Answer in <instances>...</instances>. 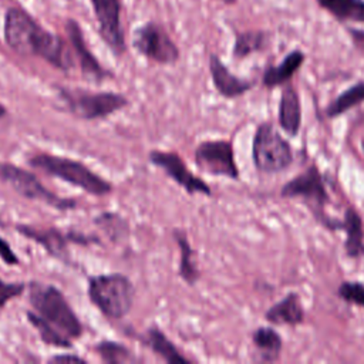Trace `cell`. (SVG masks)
<instances>
[{
	"instance_id": "6da1fadb",
	"label": "cell",
	"mask_w": 364,
	"mask_h": 364,
	"mask_svg": "<svg viewBox=\"0 0 364 364\" xmlns=\"http://www.w3.org/2000/svg\"><path fill=\"white\" fill-rule=\"evenodd\" d=\"M3 37L6 44L20 55H36L61 71H70L74 65L67 43L58 34L44 28L21 6H10L6 10Z\"/></svg>"
},
{
	"instance_id": "7a4b0ae2",
	"label": "cell",
	"mask_w": 364,
	"mask_h": 364,
	"mask_svg": "<svg viewBox=\"0 0 364 364\" xmlns=\"http://www.w3.org/2000/svg\"><path fill=\"white\" fill-rule=\"evenodd\" d=\"M27 164L34 169H38L50 176L63 179L70 185L77 186L94 196H105L112 191V185L107 179L92 172L82 162L67 156L37 154L30 156L27 159Z\"/></svg>"
},
{
	"instance_id": "3957f363",
	"label": "cell",
	"mask_w": 364,
	"mask_h": 364,
	"mask_svg": "<svg viewBox=\"0 0 364 364\" xmlns=\"http://www.w3.org/2000/svg\"><path fill=\"white\" fill-rule=\"evenodd\" d=\"M28 301L37 314L46 318L70 340L82 336L84 330L78 316L55 286L31 282L28 284Z\"/></svg>"
},
{
	"instance_id": "277c9868",
	"label": "cell",
	"mask_w": 364,
	"mask_h": 364,
	"mask_svg": "<svg viewBox=\"0 0 364 364\" xmlns=\"http://www.w3.org/2000/svg\"><path fill=\"white\" fill-rule=\"evenodd\" d=\"M134 294L131 280L121 273L98 274L88 282V297L107 318L125 317L132 307Z\"/></svg>"
},
{
	"instance_id": "5b68a950",
	"label": "cell",
	"mask_w": 364,
	"mask_h": 364,
	"mask_svg": "<svg viewBox=\"0 0 364 364\" xmlns=\"http://www.w3.org/2000/svg\"><path fill=\"white\" fill-rule=\"evenodd\" d=\"M60 98L74 117L92 121L107 118L125 108L129 101L125 95L111 91H87L82 88H60Z\"/></svg>"
},
{
	"instance_id": "8992f818",
	"label": "cell",
	"mask_w": 364,
	"mask_h": 364,
	"mask_svg": "<svg viewBox=\"0 0 364 364\" xmlns=\"http://www.w3.org/2000/svg\"><path fill=\"white\" fill-rule=\"evenodd\" d=\"M252 159L260 172L277 173L291 165L293 149L270 122H263L253 136Z\"/></svg>"
},
{
	"instance_id": "52a82bcc",
	"label": "cell",
	"mask_w": 364,
	"mask_h": 364,
	"mask_svg": "<svg viewBox=\"0 0 364 364\" xmlns=\"http://www.w3.org/2000/svg\"><path fill=\"white\" fill-rule=\"evenodd\" d=\"M280 195L283 198H301L307 200V205L314 212L318 222L327 229H333L334 219H330L324 213V206L328 203L330 198L326 191L323 175L316 165H310L301 173L296 175L286 185H283Z\"/></svg>"
},
{
	"instance_id": "ba28073f",
	"label": "cell",
	"mask_w": 364,
	"mask_h": 364,
	"mask_svg": "<svg viewBox=\"0 0 364 364\" xmlns=\"http://www.w3.org/2000/svg\"><path fill=\"white\" fill-rule=\"evenodd\" d=\"M0 181L10 185L18 195L30 200L43 202L60 210L74 209L77 202L68 198H60L47 189L40 179L30 171H26L10 162H0Z\"/></svg>"
},
{
	"instance_id": "9c48e42d",
	"label": "cell",
	"mask_w": 364,
	"mask_h": 364,
	"mask_svg": "<svg viewBox=\"0 0 364 364\" xmlns=\"http://www.w3.org/2000/svg\"><path fill=\"white\" fill-rule=\"evenodd\" d=\"M132 47L149 61L162 65H172L179 60V48L166 31L156 21H146L132 33Z\"/></svg>"
},
{
	"instance_id": "30bf717a",
	"label": "cell",
	"mask_w": 364,
	"mask_h": 364,
	"mask_svg": "<svg viewBox=\"0 0 364 364\" xmlns=\"http://www.w3.org/2000/svg\"><path fill=\"white\" fill-rule=\"evenodd\" d=\"M196 166L209 175L239 178V168L235 161L233 145L225 139H209L200 142L195 149Z\"/></svg>"
},
{
	"instance_id": "8fae6325",
	"label": "cell",
	"mask_w": 364,
	"mask_h": 364,
	"mask_svg": "<svg viewBox=\"0 0 364 364\" xmlns=\"http://www.w3.org/2000/svg\"><path fill=\"white\" fill-rule=\"evenodd\" d=\"M90 3L101 40L115 55H122L127 51V41L121 23V0H90Z\"/></svg>"
},
{
	"instance_id": "7c38bea8",
	"label": "cell",
	"mask_w": 364,
	"mask_h": 364,
	"mask_svg": "<svg viewBox=\"0 0 364 364\" xmlns=\"http://www.w3.org/2000/svg\"><path fill=\"white\" fill-rule=\"evenodd\" d=\"M149 162L161 168L175 183H178L189 195H195V193H202L206 196L212 195L209 185L203 179L192 173L178 154L155 149L149 152Z\"/></svg>"
},
{
	"instance_id": "4fadbf2b",
	"label": "cell",
	"mask_w": 364,
	"mask_h": 364,
	"mask_svg": "<svg viewBox=\"0 0 364 364\" xmlns=\"http://www.w3.org/2000/svg\"><path fill=\"white\" fill-rule=\"evenodd\" d=\"M64 28L82 75L92 82H102L105 78H109L111 73L101 65V63L88 48L80 23L74 18H67Z\"/></svg>"
},
{
	"instance_id": "5bb4252c",
	"label": "cell",
	"mask_w": 364,
	"mask_h": 364,
	"mask_svg": "<svg viewBox=\"0 0 364 364\" xmlns=\"http://www.w3.org/2000/svg\"><path fill=\"white\" fill-rule=\"evenodd\" d=\"M16 232L21 236L43 246L48 255L63 262H68V243H71L70 232L64 233L57 228H36L31 225H16Z\"/></svg>"
},
{
	"instance_id": "9a60e30c",
	"label": "cell",
	"mask_w": 364,
	"mask_h": 364,
	"mask_svg": "<svg viewBox=\"0 0 364 364\" xmlns=\"http://www.w3.org/2000/svg\"><path fill=\"white\" fill-rule=\"evenodd\" d=\"M209 73L213 87L225 98L240 97L255 85L253 81L235 75L216 54L209 55Z\"/></svg>"
},
{
	"instance_id": "2e32d148",
	"label": "cell",
	"mask_w": 364,
	"mask_h": 364,
	"mask_svg": "<svg viewBox=\"0 0 364 364\" xmlns=\"http://www.w3.org/2000/svg\"><path fill=\"white\" fill-rule=\"evenodd\" d=\"M279 124L289 136H297L301 127L300 95L293 85H286L279 102Z\"/></svg>"
},
{
	"instance_id": "e0dca14e",
	"label": "cell",
	"mask_w": 364,
	"mask_h": 364,
	"mask_svg": "<svg viewBox=\"0 0 364 364\" xmlns=\"http://www.w3.org/2000/svg\"><path fill=\"white\" fill-rule=\"evenodd\" d=\"M264 318L272 324H287L297 326L304 321V309L300 296L290 291L282 300L274 303L264 313Z\"/></svg>"
},
{
	"instance_id": "ac0fdd59",
	"label": "cell",
	"mask_w": 364,
	"mask_h": 364,
	"mask_svg": "<svg viewBox=\"0 0 364 364\" xmlns=\"http://www.w3.org/2000/svg\"><path fill=\"white\" fill-rule=\"evenodd\" d=\"M306 54L301 50H291L277 65H270L263 71L262 82L266 88H274L287 82L303 65Z\"/></svg>"
},
{
	"instance_id": "d6986e66",
	"label": "cell",
	"mask_w": 364,
	"mask_h": 364,
	"mask_svg": "<svg viewBox=\"0 0 364 364\" xmlns=\"http://www.w3.org/2000/svg\"><path fill=\"white\" fill-rule=\"evenodd\" d=\"M340 230L346 232L344 249L347 256L358 257L364 255V230L363 220L354 208H347L344 212V219L341 220Z\"/></svg>"
},
{
	"instance_id": "ffe728a7",
	"label": "cell",
	"mask_w": 364,
	"mask_h": 364,
	"mask_svg": "<svg viewBox=\"0 0 364 364\" xmlns=\"http://www.w3.org/2000/svg\"><path fill=\"white\" fill-rule=\"evenodd\" d=\"M144 344L166 363H189V360L182 355L176 346L171 341V338L156 326L148 328L144 337Z\"/></svg>"
},
{
	"instance_id": "44dd1931",
	"label": "cell",
	"mask_w": 364,
	"mask_h": 364,
	"mask_svg": "<svg viewBox=\"0 0 364 364\" xmlns=\"http://www.w3.org/2000/svg\"><path fill=\"white\" fill-rule=\"evenodd\" d=\"M316 3L340 23L364 24V0H316Z\"/></svg>"
},
{
	"instance_id": "7402d4cb",
	"label": "cell",
	"mask_w": 364,
	"mask_h": 364,
	"mask_svg": "<svg viewBox=\"0 0 364 364\" xmlns=\"http://www.w3.org/2000/svg\"><path fill=\"white\" fill-rule=\"evenodd\" d=\"M269 44V33L264 30H246L235 36L232 55L237 60L264 50Z\"/></svg>"
},
{
	"instance_id": "603a6c76",
	"label": "cell",
	"mask_w": 364,
	"mask_h": 364,
	"mask_svg": "<svg viewBox=\"0 0 364 364\" xmlns=\"http://www.w3.org/2000/svg\"><path fill=\"white\" fill-rule=\"evenodd\" d=\"M173 237H175V242L179 247V253H181V262H179V266H178V273L179 276L188 283V284H195L196 280L199 279V270L195 264V260H193V256H195V252L185 235V232L182 230H173Z\"/></svg>"
},
{
	"instance_id": "cb8c5ba5",
	"label": "cell",
	"mask_w": 364,
	"mask_h": 364,
	"mask_svg": "<svg viewBox=\"0 0 364 364\" xmlns=\"http://www.w3.org/2000/svg\"><path fill=\"white\" fill-rule=\"evenodd\" d=\"M252 341L260 351L262 360L266 361L277 360L283 348L282 336L272 327H257L252 334Z\"/></svg>"
},
{
	"instance_id": "d4e9b609",
	"label": "cell",
	"mask_w": 364,
	"mask_h": 364,
	"mask_svg": "<svg viewBox=\"0 0 364 364\" xmlns=\"http://www.w3.org/2000/svg\"><path fill=\"white\" fill-rule=\"evenodd\" d=\"M364 102V81H358L343 91L336 100H333L326 108V115L328 118H336L351 109L353 107Z\"/></svg>"
},
{
	"instance_id": "484cf974",
	"label": "cell",
	"mask_w": 364,
	"mask_h": 364,
	"mask_svg": "<svg viewBox=\"0 0 364 364\" xmlns=\"http://www.w3.org/2000/svg\"><path fill=\"white\" fill-rule=\"evenodd\" d=\"M26 317L30 321V324L37 330L43 343L58 348H70L73 346L71 340L67 336L58 331L54 326H51L46 318H43L36 311H26Z\"/></svg>"
},
{
	"instance_id": "4316f807",
	"label": "cell",
	"mask_w": 364,
	"mask_h": 364,
	"mask_svg": "<svg viewBox=\"0 0 364 364\" xmlns=\"http://www.w3.org/2000/svg\"><path fill=\"white\" fill-rule=\"evenodd\" d=\"M95 351L101 357L102 361L105 363H125V361H132V354L131 351L121 343H117L114 340H101L95 346Z\"/></svg>"
},
{
	"instance_id": "83f0119b",
	"label": "cell",
	"mask_w": 364,
	"mask_h": 364,
	"mask_svg": "<svg viewBox=\"0 0 364 364\" xmlns=\"http://www.w3.org/2000/svg\"><path fill=\"white\" fill-rule=\"evenodd\" d=\"M95 223L101 226V229L112 239L117 240L128 233L127 222L117 213H102L95 218Z\"/></svg>"
},
{
	"instance_id": "f1b7e54d",
	"label": "cell",
	"mask_w": 364,
	"mask_h": 364,
	"mask_svg": "<svg viewBox=\"0 0 364 364\" xmlns=\"http://www.w3.org/2000/svg\"><path fill=\"white\" fill-rule=\"evenodd\" d=\"M337 294L344 301L361 306L364 309V283L343 282L337 289Z\"/></svg>"
},
{
	"instance_id": "f546056e",
	"label": "cell",
	"mask_w": 364,
	"mask_h": 364,
	"mask_svg": "<svg viewBox=\"0 0 364 364\" xmlns=\"http://www.w3.org/2000/svg\"><path fill=\"white\" fill-rule=\"evenodd\" d=\"M26 290V284L21 282H4L0 279V309H3L10 300L18 297Z\"/></svg>"
},
{
	"instance_id": "4dcf8cb0",
	"label": "cell",
	"mask_w": 364,
	"mask_h": 364,
	"mask_svg": "<svg viewBox=\"0 0 364 364\" xmlns=\"http://www.w3.org/2000/svg\"><path fill=\"white\" fill-rule=\"evenodd\" d=\"M0 259H1L6 264H9V266H16V264L20 263V259H18V256L13 252L10 243H9L6 239H3L1 236H0Z\"/></svg>"
},
{
	"instance_id": "1f68e13d",
	"label": "cell",
	"mask_w": 364,
	"mask_h": 364,
	"mask_svg": "<svg viewBox=\"0 0 364 364\" xmlns=\"http://www.w3.org/2000/svg\"><path fill=\"white\" fill-rule=\"evenodd\" d=\"M347 33L351 37L354 47L364 54V30L355 28V27H347Z\"/></svg>"
},
{
	"instance_id": "d6a6232c",
	"label": "cell",
	"mask_w": 364,
	"mask_h": 364,
	"mask_svg": "<svg viewBox=\"0 0 364 364\" xmlns=\"http://www.w3.org/2000/svg\"><path fill=\"white\" fill-rule=\"evenodd\" d=\"M50 363H84L85 360L82 357L74 355V354H58L48 360Z\"/></svg>"
},
{
	"instance_id": "836d02e7",
	"label": "cell",
	"mask_w": 364,
	"mask_h": 364,
	"mask_svg": "<svg viewBox=\"0 0 364 364\" xmlns=\"http://www.w3.org/2000/svg\"><path fill=\"white\" fill-rule=\"evenodd\" d=\"M6 115H7V108L3 104H0V118H3Z\"/></svg>"
},
{
	"instance_id": "e575fe53",
	"label": "cell",
	"mask_w": 364,
	"mask_h": 364,
	"mask_svg": "<svg viewBox=\"0 0 364 364\" xmlns=\"http://www.w3.org/2000/svg\"><path fill=\"white\" fill-rule=\"evenodd\" d=\"M223 4H228V6H232V4H235L237 0H220Z\"/></svg>"
},
{
	"instance_id": "d590c367",
	"label": "cell",
	"mask_w": 364,
	"mask_h": 364,
	"mask_svg": "<svg viewBox=\"0 0 364 364\" xmlns=\"http://www.w3.org/2000/svg\"><path fill=\"white\" fill-rule=\"evenodd\" d=\"M363 151H364V142H363Z\"/></svg>"
}]
</instances>
